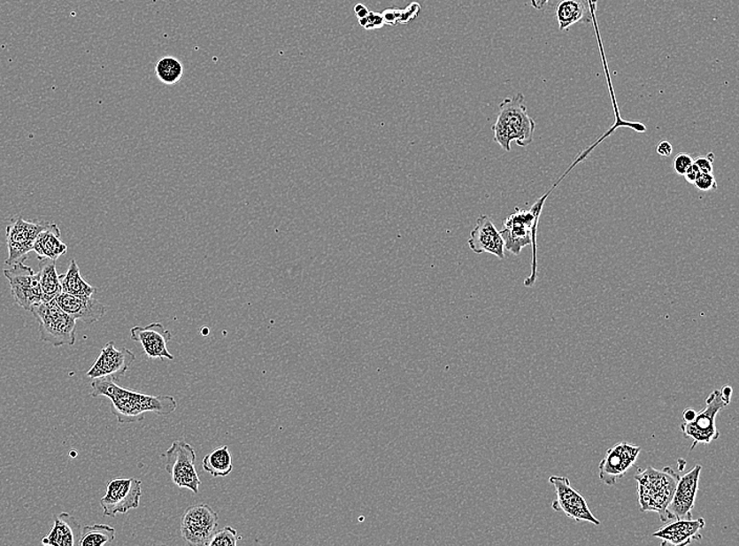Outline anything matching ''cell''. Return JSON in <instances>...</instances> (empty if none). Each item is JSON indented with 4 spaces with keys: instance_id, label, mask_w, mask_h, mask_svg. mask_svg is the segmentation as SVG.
Instances as JSON below:
<instances>
[{
    "instance_id": "44dd1931",
    "label": "cell",
    "mask_w": 739,
    "mask_h": 546,
    "mask_svg": "<svg viewBox=\"0 0 739 546\" xmlns=\"http://www.w3.org/2000/svg\"><path fill=\"white\" fill-rule=\"evenodd\" d=\"M82 528L75 517L60 513L54 517V527L42 543L53 546H75L79 544Z\"/></svg>"
},
{
    "instance_id": "484cf974",
    "label": "cell",
    "mask_w": 739,
    "mask_h": 546,
    "mask_svg": "<svg viewBox=\"0 0 739 546\" xmlns=\"http://www.w3.org/2000/svg\"><path fill=\"white\" fill-rule=\"evenodd\" d=\"M116 536L114 527L107 525L87 526L82 528L79 546H104Z\"/></svg>"
},
{
    "instance_id": "d4e9b609",
    "label": "cell",
    "mask_w": 739,
    "mask_h": 546,
    "mask_svg": "<svg viewBox=\"0 0 739 546\" xmlns=\"http://www.w3.org/2000/svg\"><path fill=\"white\" fill-rule=\"evenodd\" d=\"M202 469L212 477H227L233 472V458L227 446L214 450L202 460Z\"/></svg>"
},
{
    "instance_id": "9c48e42d",
    "label": "cell",
    "mask_w": 739,
    "mask_h": 546,
    "mask_svg": "<svg viewBox=\"0 0 739 546\" xmlns=\"http://www.w3.org/2000/svg\"><path fill=\"white\" fill-rule=\"evenodd\" d=\"M142 496V481L137 478H114L106 486V493L100 500L104 515L116 517L139 508Z\"/></svg>"
},
{
    "instance_id": "ffe728a7",
    "label": "cell",
    "mask_w": 739,
    "mask_h": 546,
    "mask_svg": "<svg viewBox=\"0 0 739 546\" xmlns=\"http://www.w3.org/2000/svg\"><path fill=\"white\" fill-rule=\"evenodd\" d=\"M597 0H561L557 5L556 16L560 31L583 22L589 24L594 20Z\"/></svg>"
},
{
    "instance_id": "277c9868",
    "label": "cell",
    "mask_w": 739,
    "mask_h": 546,
    "mask_svg": "<svg viewBox=\"0 0 739 546\" xmlns=\"http://www.w3.org/2000/svg\"><path fill=\"white\" fill-rule=\"evenodd\" d=\"M31 312L38 320L42 341L55 347L74 345L76 319L62 311L55 300L41 304Z\"/></svg>"
},
{
    "instance_id": "8992f818",
    "label": "cell",
    "mask_w": 739,
    "mask_h": 546,
    "mask_svg": "<svg viewBox=\"0 0 739 546\" xmlns=\"http://www.w3.org/2000/svg\"><path fill=\"white\" fill-rule=\"evenodd\" d=\"M727 406V404L721 397L720 390H714L707 397L706 406L697 413L696 419L682 422L681 425L682 434L693 441L690 451H693L698 444H710L718 441L720 433L716 427V418Z\"/></svg>"
},
{
    "instance_id": "9a60e30c",
    "label": "cell",
    "mask_w": 739,
    "mask_h": 546,
    "mask_svg": "<svg viewBox=\"0 0 739 546\" xmlns=\"http://www.w3.org/2000/svg\"><path fill=\"white\" fill-rule=\"evenodd\" d=\"M702 469L701 465H697L689 473L680 477L678 483H676L674 497L667 508L668 521L691 519L692 510L696 506Z\"/></svg>"
},
{
    "instance_id": "d590c367",
    "label": "cell",
    "mask_w": 739,
    "mask_h": 546,
    "mask_svg": "<svg viewBox=\"0 0 739 546\" xmlns=\"http://www.w3.org/2000/svg\"><path fill=\"white\" fill-rule=\"evenodd\" d=\"M354 12L358 16V19H364L369 13L368 8L362 4H358L354 7Z\"/></svg>"
},
{
    "instance_id": "7c38bea8",
    "label": "cell",
    "mask_w": 739,
    "mask_h": 546,
    "mask_svg": "<svg viewBox=\"0 0 739 546\" xmlns=\"http://www.w3.org/2000/svg\"><path fill=\"white\" fill-rule=\"evenodd\" d=\"M550 482L556 489V499L551 504L552 510L562 511L573 521H586L595 526L601 525V521L591 513L582 495L573 489L567 477L550 476Z\"/></svg>"
},
{
    "instance_id": "7402d4cb",
    "label": "cell",
    "mask_w": 739,
    "mask_h": 546,
    "mask_svg": "<svg viewBox=\"0 0 739 546\" xmlns=\"http://www.w3.org/2000/svg\"><path fill=\"white\" fill-rule=\"evenodd\" d=\"M66 250L67 246L61 240L60 229L54 223H50L34 242L33 251L36 253L38 260L50 258L56 261L64 256Z\"/></svg>"
},
{
    "instance_id": "5b68a950",
    "label": "cell",
    "mask_w": 739,
    "mask_h": 546,
    "mask_svg": "<svg viewBox=\"0 0 739 546\" xmlns=\"http://www.w3.org/2000/svg\"><path fill=\"white\" fill-rule=\"evenodd\" d=\"M545 198L546 196L535 202L530 211L516 208V211L505 219L500 235L504 241V249L512 255H520L524 247L533 244V227L538 229Z\"/></svg>"
},
{
    "instance_id": "d6986e66",
    "label": "cell",
    "mask_w": 739,
    "mask_h": 546,
    "mask_svg": "<svg viewBox=\"0 0 739 546\" xmlns=\"http://www.w3.org/2000/svg\"><path fill=\"white\" fill-rule=\"evenodd\" d=\"M58 305L76 320L91 325L99 322L106 313L107 308L94 296H73L61 292L55 298Z\"/></svg>"
},
{
    "instance_id": "1f68e13d",
    "label": "cell",
    "mask_w": 739,
    "mask_h": 546,
    "mask_svg": "<svg viewBox=\"0 0 739 546\" xmlns=\"http://www.w3.org/2000/svg\"><path fill=\"white\" fill-rule=\"evenodd\" d=\"M693 165V158L689 154L680 153L674 157V170L680 176H684L688 168Z\"/></svg>"
},
{
    "instance_id": "83f0119b",
    "label": "cell",
    "mask_w": 739,
    "mask_h": 546,
    "mask_svg": "<svg viewBox=\"0 0 739 546\" xmlns=\"http://www.w3.org/2000/svg\"><path fill=\"white\" fill-rule=\"evenodd\" d=\"M420 12L421 5L419 3H412L404 9H387L381 15L385 25L398 26L410 24L419 17Z\"/></svg>"
},
{
    "instance_id": "7a4b0ae2",
    "label": "cell",
    "mask_w": 739,
    "mask_h": 546,
    "mask_svg": "<svg viewBox=\"0 0 739 546\" xmlns=\"http://www.w3.org/2000/svg\"><path fill=\"white\" fill-rule=\"evenodd\" d=\"M499 110L497 120L492 127L496 142L505 151L512 150V141H516L521 148L533 143L535 122L528 115L524 95L517 93L505 98Z\"/></svg>"
},
{
    "instance_id": "f546056e",
    "label": "cell",
    "mask_w": 739,
    "mask_h": 546,
    "mask_svg": "<svg viewBox=\"0 0 739 546\" xmlns=\"http://www.w3.org/2000/svg\"><path fill=\"white\" fill-rule=\"evenodd\" d=\"M358 24L366 30H376L385 26V21H383L381 13L369 11L368 15L364 17V19H358Z\"/></svg>"
},
{
    "instance_id": "e0dca14e",
    "label": "cell",
    "mask_w": 739,
    "mask_h": 546,
    "mask_svg": "<svg viewBox=\"0 0 739 546\" xmlns=\"http://www.w3.org/2000/svg\"><path fill=\"white\" fill-rule=\"evenodd\" d=\"M467 244L477 255L488 252L497 257L500 260L505 258L504 241L492 219L488 216L482 215L477 219L475 228L472 230Z\"/></svg>"
},
{
    "instance_id": "30bf717a",
    "label": "cell",
    "mask_w": 739,
    "mask_h": 546,
    "mask_svg": "<svg viewBox=\"0 0 739 546\" xmlns=\"http://www.w3.org/2000/svg\"><path fill=\"white\" fill-rule=\"evenodd\" d=\"M50 222H29L20 216L11 219L7 227V244L9 258L5 265L24 262L27 253L33 250L34 242Z\"/></svg>"
},
{
    "instance_id": "f35d334b",
    "label": "cell",
    "mask_w": 739,
    "mask_h": 546,
    "mask_svg": "<svg viewBox=\"0 0 739 546\" xmlns=\"http://www.w3.org/2000/svg\"><path fill=\"white\" fill-rule=\"evenodd\" d=\"M697 413V412L696 410H693V409H690V408L686 409L684 411V413H682V418H684L685 421H691L694 419H696Z\"/></svg>"
},
{
    "instance_id": "603a6c76",
    "label": "cell",
    "mask_w": 739,
    "mask_h": 546,
    "mask_svg": "<svg viewBox=\"0 0 739 546\" xmlns=\"http://www.w3.org/2000/svg\"><path fill=\"white\" fill-rule=\"evenodd\" d=\"M39 281H41L43 303L55 300L61 295L60 275L56 270V261L50 258L39 260Z\"/></svg>"
},
{
    "instance_id": "52a82bcc",
    "label": "cell",
    "mask_w": 739,
    "mask_h": 546,
    "mask_svg": "<svg viewBox=\"0 0 739 546\" xmlns=\"http://www.w3.org/2000/svg\"><path fill=\"white\" fill-rule=\"evenodd\" d=\"M166 470L178 488H189L199 493L201 481L196 469V451L189 443L178 441L173 442L166 453Z\"/></svg>"
},
{
    "instance_id": "f1b7e54d",
    "label": "cell",
    "mask_w": 739,
    "mask_h": 546,
    "mask_svg": "<svg viewBox=\"0 0 739 546\" xmlns=\"http://www.w3.org/2000/svg\"><path fill=\"white\" fill-rule=\"evenodd\" d=\"M238 532L234 527H225L212 534L210 546H235L238 544Z\"/></svg>"
},
{
    "instance_id": "74e56055",
    "label": "cell",
    "mask_w": 739,
    "mask_h": 546,
    "mask_svg": "<svg viewBox=\"0 0 739 546\" xmlns=\"http://www.w3.org/2000/svg\"><path fill=\"white\" fill-rule=\"evenodd\" d=\"M549 3L550 0H530V4H532L535 10H543Z\"/></svg>"
},
{
    "instance_id": "5bb4252c",
    "label": "cell",
    "mask_w": 739,
    "mask_h": 546,
    "mask_svg": "<svg viewBox=\"0 0 739 546\" xmlns=\"http://www.w3.org/2000/svg\"><path fill=\"white\" fill-rule=\"evenodd\" d=\"M641 447L628 442H619L608 450L599 465V477L608 487L616 486L635 464Z\"/></svg>"
},
{
    "instance_id": "e575fe53",
    "label": "cell",
    "mask_w": 739,
    "mask_h": 546,
    "mask_svg": "<svg viewBox=\"0 0 739 546\" xmlns=\"http://www.w3.org/2000/svg\"><path fill=\"white\" fill-rule=\"evenodd\" d=\"M699 174H701V172H699L697 166L693 163V165L689 168H688V171L682 177H685L686 181L688 183L693 185L694 182L697 181V179L698 178Z\"/></svg>"
},
{
    "instance_id": "d6a6232c",
    "label": "cell",
    "mask_w": 739,
    "mask_h": 546,
    "mask_svg": "<svg viewBox=\"0 0 739 546\" xmlns=\"http://www.w3.org/2000/svg\"><path fill=\"white\" fill-rule=\"evenodd\" d=\"M714 158L715 155L712 153V151H710V153L706 156L697 157V159H693V163L697 166L699 172L703 173H713Z\"/></svg>"
},
{
    "instance_id": "cb8c5ba5",
    "label": "cell",
    "mask_w": 739,
    "mask_h": 546,
    "mask_svg": "<svg viewBox=\"0 0 739 546\" xmlns=\"http://www.w3.org/2000/svg\"><path fill=\"white\" fill-rule=\"evenodd\" d=\"M61 288L65 294L81 296H94L97 289L89 284L82 278L81 268L75 260H72L69 269L65 274L60 275Z\"/></svg>"
},
{
    "instance_id": "3957f363",
    "label": "cell",
    "mask_w": 739,
    "mask_h": 546,
    "mask_svg": "<svg viewBox=\"0 0 739 546\" xmlns=\"http://www.w3.org/2000/svg\"><path fill=\"white\" fill-rule=\"evenodd\" d=\"M679 473L670 466L663 470L648 466L645 471L639 470L635 475L637 482V500L642 511H654L663 522L667 520V508L674 497L676 483L680 480Z\"/></svg>"
},
{
    "instance_id": "836d02e7",
    "label": "cell",
    "mask_w": 739,
    "mask_h": 546,
    "mask_svg": "<svg viewBox=\"0 0 739 546\" xmlns=\"http://www.w3.org/2000/svg\"><path fill=\"white\" fill-rule=\"evenodd\" d=\"M674 146L667 140H663L657 146V153L662 157H670L673 154Z\"/></svg>"
},
{
    "instance_id": "4fadbf2b",
    "label": "cell",
    "mask_w": 739,
    "mask_h": 546,
    "mask_svg": "<svg viewBox=\"0 0 739 546\" xmlns=\"http://www.w3.org/2000/svg\"><path fill=\"white\" fill-rule=\"evenodd\" d=\"M136 359V356L127 348L117 349L114 342H109L101 352L92 368L87 373L92 380L111 379L117 381L127 374Z\"/></svg>"
},
{
    "instance_id": "ac0fdd59",
    "label": "cell",
    "mask_w": 739,
    "mask_h": 546,
    "mask_svg": "<svg viewBox=\"0 0 739 546\" xmlns=\"http://www.w3.org/2000/svg\"><path fill=\"white\" fill-rule=\"evenodd\" d=\"M706 527L703 518L697 520L674 519L666 522V525L659 527L652 534L653 537L662 540V545L684 546L690 544L696 540L703 538L701 531Z\"/></svg>"
},
{
    "instance_id": "4dcf8cb0",
    "label": "cell",
    "mask_w": 739,
    "mask_h": 546,
    "mask_svg": "<svg viewBox=\"0 0 739 546\" xmlns=\"http://www.w3.org/2000/svg\"><path fill=\"white\" fill-rule=\"evenodd\" d=\"M694 187L702 191L716 190L718 189V182H716L713 173L699 174L697 181L694 182Z\"/></svg>"
},
{
    "instance_id": "2e32d148",
    "label": "cell",
    "mask_w": 739,
    "mask_h": 546,
    "mask_svg": "<svg viewBox=\"0 0 739 546\" xmlns=\"http://www.w3.org/2000/svg\"><path fill=\"white\" fill-rule=\"evenodd\" d=\"M172 332L168 331L161 323H152L149 326H135L131 329V339L141 343L143 351L150 359L167 358L173 360L174 357L168 351V342L172 341Z\"/></svg>"
},
{
    "instance_id": "ba28073f",
    "label": "cell",
    "mask_w": 739,
    "mask_h": 546,
    "mask_svg": "<svg viewBox=\"0 0 739 546\" xmlns=\"http://www.w3.org/2000/svg\"><path fill=\"white\" fill-rule=\"evenodd\" d=\"M4 277L10 283L17 305L25 311H32L34 308L43 303V295L39 281V274L34 272L24 262H19L4 269Z\"/></svg>"
},
{
    "instance_id": "8d00e7d4",
    "label": "cell",
    "mask_w": 739,
    "mask_h": 546,
    "mask_svg": "<svg viewBox=\"0 0 739 546\" xmlns=\"http://www.w3.org/2000/svg\"><path fill=\"white\" fill-rule=\"evenodd\" d=\"M720 394H721V397H723V398H724V401H725L727 404H730V402H731V397H732V393H733L732 387H730V386H724L723 388H721V389L720 390Z\"/></svg>"
},
{
    "instance_id": "4316f807",
    "label": "cell",
    "mask_w": 739,
    "mask_h": 546,
    "mask_svg": "<svg viewBox=\"0 0 739 546\" xmlns=\"http://www.w3.org/2000/svg\"><path fill=\"white\" fill-rule=\"evenodd\" d=\"M156 75L162 83L166 86H174L181 81L184 67L178 58L173 56H166L162 58L156 65Z\"/></svg>"
},
{
    "instance_id": "6da1fadb",
    "label": "cell",
    "mask_w": 739,
    "mask_h": 546,
    "mask_svg": "<svg viewBox=\"0 0 739 546\" xmlns=\"http://www.w3.org/2000/svg\"><path fill=\"white\" fill-rule=\"evenodd\" d=\"M92 389L93 397L104 396L110 399L112 413L121 425L142 420L148 412L169 415L178 408L176 399L171 396H154L124 389L111 379L93 380Z\"/></svg>"
},
{
    "instance_id": "8fae6325",
    "label": "cell",
    "mask_w": 739,
    "mask_h": 546,
    "mask_svg": "<svg viewBox=\"0 0 739 546\" xmlns=\"http://www.w3.org/2000/svg\"><path fill=\"white\" fill-rule=\"evenodd\" d=\"M218 523L219 516L210 505H191L182 516V537L191 545H208L216 533Z\"/></svg>"
}]
</instances>
